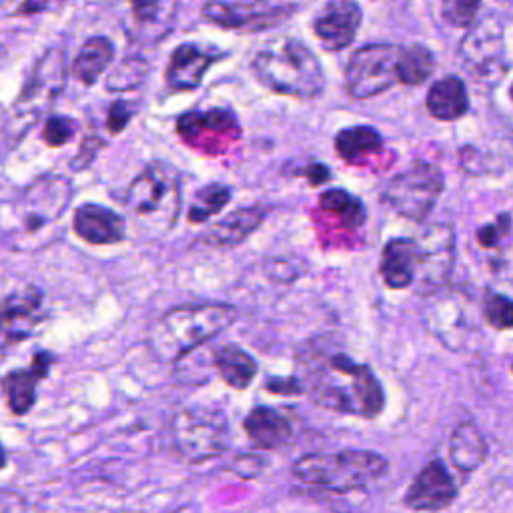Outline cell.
I'll use <instances>...</instances> for the list:
<instances>
[{
	"label": "cell",
	"mask_w": 513,
	"mask_h": 513,
	"mask_svg": "<svg viewBox=\"0 0 513 513\" xmlns=\"http://www.w3.org/2000/svg\"><path fill=\"white\" fill-rule=\"evenodd\" d=\"M303 393L327 411L375 419L385 407V393L369 365L345 353L313 351L303 361Z\"/></svg>",
	"instance_id": "6da1fadb"
},
{
	"label": "cell",
	"mask_w": 513,
	"mask_h": 513,
	"mask_svg": "<svg viewBox=\"0 0 513 513\" xmlns=\"http://www.w3.org/2000/svg\"><path fill=\"white\" fill-rule=\"evenodd\" d=\"M235 319L237 309L227 303L181 305L167 311L151 327L147 343L161 363H179L229 329Z\"/></svg>",
	"instance_id": "7a4b0ae2"
},
{
	"label": "cell",
	"mask_w": 513,
	"mask_h": 513,
	"mask_svg": "<svg viewBox=\"0 0 513 513\" xmlns=\"http://www.w3.org/2000/svg\"><path fill=\"white\" fill-rule=\"evenodd\" d=\"M253 77L271 93L313 101L325 89V73L315 53L297 39H275L255 53Z\"/></svg>",
	"instance_id": "3957f363"
},
{
	"label": "cell",
	"mask_w": 513,
	"mask_h": 513,
	"mask_svg": "<svg viewBox=\"0 0 513 513\" xmlns=\"http://www.w3.org/2000/svg\"><path fill=\"white\" fill-rule=\"evenodd\" d=\"M387 471V459L369 449L307 453L293 463V475L303 483L333 493L367 487Z\"/></svg>",
	"instance_id": "277c9868"
},
{
	"label": "cell",
	"mask_w": 513,
	"mask_h": 513,
	"mask_svg": "<svg viewBox=\"0 0 513 513\" xmlns=\"http://www.w3.org/2000/svg\"><path fill=\"white\" fill-rule=\"evenodd\" d=\"M127 207L149 229H171L181 209L179 171L165 161L147 165L129 185Z\"/></svg>",
	"instance_id": "5b68a950"
},
{
	"label": "cell",
	"mask_w": 513,
	"mask_h": 513,
	"mask_svg": "<svg viewBox=\"0 0 513 513\" xmlns=\"http://www.w3.org/2000/svg\"><path fill=\"white\" fill-rule=\"evenodd\" d=\"M443 187L445 181L439 167L417 161L387 183L381 201L399 217L421 223L435 209Z\"/></svg>",
	"instance_id": "8992f818"
},
{
	"label": "cell",
	"mask_w": 513,
	"mask_h": 513,
	"mask_svg": "<svg viewBox=\"0 0 513 513\" xmlns=\"http://www.w3.org/2000/svg\"><path fill=\"white\" fill-rule=\"evenodd\" d=\"M401 45L375 43L353 53L345 69V89L355 101H367L383 95L397 83V65Z\"/></svg>",
	"instance_id": "52a82bcc"
},
{
	"label": "cell",
	"mask_w": 513,
	"mask_h": 513,
	"mask_svg": "<svg viewBox=\"0 0 513 513\" xmlns=\"http://www.w3.org/2000/svg\"><path fill=\"white\" fill-rule=\"evenodd\" d=\"M173 441L189 463L219 457L229 445V425L221 413L209 409H183L173 419Z\"/></svg>",
	"instance_id": "ba28073f"
},
{
	"label": "cell",
	"mask_w": 513,
	"mask_h": 513,
	"mask_svg": "<svg viewBox=\"0 0 513 513\" xmlns=\"http://www.w3.org/2000/svg\"><path fill=\"white\" fill-rule=\"evenodd\" d=\"M73 197L71 181L65 177H45L33 183L11 211L9 229L37 235L51 227L67 211Z\"/></svg>",
	"instance_id": "9c48e42d"
},
{
	"label": "cell",
	"mask_w": 513,
	"mask_h": 513,
	"mask_svg": "<svg viewBox=\"0 0 513 513\" xmlns=\"http://www.w3.org/2000/svg\"><path fill=\"white\" fill-rule=\"evenodd\" d=\"M65 55L49 51L35 67L29 83L15 103L17 121L33 125L65 89Z\"/></svg>",
	"instance_id": "30bf717a"
},
{
	"label": "cell",
	"mask_w": 513,
	"mask_h": 513,
	"mask_svg": "<svg viewBox=\"0 0 513 513\" xmlns=\"http://www.w3.org/2000/svg\"><path fill=\"white\" fill-rule=\"evenodd\" d=\"M295 7H267V5H233L211 0L201 9V15L207 23L225 29V31H241V33H263L283 25L291 19Z\"/></svg>",
	"instance_id": "8fae6325"
},
{
	"label": "cell",
	"mask_w": 513,
	"mask_h": 513,
	"mask_svg": "<svg viewBox=\"0 0 513 513\" xmlns=\"http://www.w3.org/2000/svg\"><path fill=\"white\" fill-rule=\"evenodd\" d=\"M43 293L37 287H27L13 293L0 307V351H9L31 339L41 323Z\"/></svg>",
	"instance_id": "7c38bea8"
},
{
	"label": "cell",
	"mask_w": 513,
	"mask_h": 513,
	"mask_svg": "<svg viewBox=\"0 0 513 513\" xmlns=\"http://www.w3.org/2000/svg\"><path fill=\"white\" fill-rule=\"evenodd\" d=\"M417 243V273L415 281L429 287L443 285L453 269L455 259V235L449 225L429 227Z\"/></svg>",
	"instance_id": "4fadbf2b"
},
{
	"label": "cell",
	"mask_w": 513,
	"mask_h": 513,
	"mask_svg": "<svg viewBox=\"0 0 513 513\" xmlns=\"http://www.w3.org/2000/svg\"><path fill=\"white\" fill-rule=\"evenodd\" d=\"M459 487L441 459L429 461L411 481L405 493V505L419 513H437L457 499Z\"/></svg>",
	"instance_id": "5bb4252c"
},
{
	"label": "cell",
	"mask_w": 513,
	"mask_h": 513,
	"mask_svg": "<svg viewBox=\"0 0 513 513\" xmlns=\"http://www.w3.org/2000/svg\"><path fill=\"white\" fill-rule=\"evenodd\" d=\"M363 23L361 7L355 0H329L313 19V33L331 51H345L353 45Z\"/></svg>",
	"instance_id": "9a60e30c"
},
{
	"label": "cell",
	"mask_w": 513,
	"mask_h": 513,
	"mask_svg": "<svg viewBox=\"0 0 513 513\" xmlns=\"http://www.w3.org/2000/svg\"><path fill=\"white\" fill-rule=\"evenodd\" d=\"M461 59L475 77L505 75V45L499 23H487L479 27H471L469 35L461 43Z\"/></svg>",
	"instance_id": "2e32d148"
},
{
	"label": "cell",
	"mask_w": 513,
	"mask_h": 513,
	"mask_svg": "<svg viewBox=\"0 0 513 513\" xmlns=\"http://www.w3.org/2000/svg\"><path fill=\"white\" fill-rule=\"evenodd\" d=\"M223 59L225 55L221 51L201 49L199 45L183 43L171 53L165 81L171 91H179V93L197 91L205 75L209 73V69Z\"/></svg>",
	"instance_id": "e0dca14e"
},
{
	"label": "cell",
	"mask_w": 513,
	"mask_h": 513,
	"mask_svg": "<svg viewBox=\"0 0 513 513\" xmlns=\"http://www.w3.org/2000/svg\"><path fill=\"white\" fill-rule=\"evenodd\" d=\"M55 355L51 351H37L29 369H17L3 377V391L15 415H27L37 403V387L47 379Z\"/></svg>",
	"instance_id": "ac0fdd59"
},
{
	"label": "cell",
	"mask_w": 513,
	"mask_h": 513,
	"mask_svg": "<svg viewBox=\"0 0 513 513\" xmlns=\"http://www.w3.org/2000/svg\"><path fill=\"white\" fill-rule=\"evenodd\" d=\"M247 439L257 451H275L293 441V423L273 407H253L243 421Z\"/></svg>",
	"instance_id": "d6986e66"
},
{
	"label": "cell",
	"mask_w": 513,
	"mask_h": 513,
	"mask_svg": "<svg viewBox=\"0 0 513 513\" xmlns=\"http://www.w3.org/2000/svg\"><path fill=\"white\" fill-rule=\"evenodd\" d=\"M75 233L89 245H117L125 239V221L115 211L87 203L75 211Z\"/></svg>",
	"instance_id": "ffe728a7"
},
{
	"label": "cell",
	"mask_w": 513,
	"mask_h": 513,
	"mask_svg": "<svg viewBox=\"0 0 513 513\" xmlns=\"http://www.w3.org/2000/svg\"><path fill=\"white\" fill-rule=\"evenodd\" d=\"M417 273V243L409 237H395L385 243L379 261V275L383 283L393 289H409Z\"/></svg>",
	"instance_id": "44dd1931"
},
{
	"label": "cell",
	"mask_w": 513,
	"mask_h": 513,
	"mask_svg": "<svg viewBox=\"0 0 513 513\" xmlns=\"http://www.w3.org/2000/svg\"><path fill=\"white\" fill-rule=\"evenodd\" d=\"M265 221V209L261 207H245L229 213L225 219L209 227L199 237L201 245L215 249H233L247 241Z\"/></svg>",
	"instance_id": "7402d4cb"
},
{
	"label": "cell",
	"mask_w": 513,
	"mask_h": 513,
	"mask_svg": "<svg viewBox=\"0 0 513 513\" xmlns=\"http://www.w3.org/2000/svg\"><path fill=\"white\" fill-rule=\"evenodd\" d=\"M427 113L441 121V123H453L465 117L469 111V95L459 77H443L431 85L425 99Z\"/></svg>",
	"instance_id": "603a6c76"
},
{
	"label": "cell",
	"mask_w": 513,
	"mask_h": 513,
	"mask_svg": "<svg viewBox=\"0 0 513 513\" xmlns=\"http://www.w3.org/2000/svg\"><path fill=\"white\" fill-rule=\"evenodd\" d=\"M449 459L461 475H471L487 459V443L473 421H461L451 431Z\"/></svg>",
	"instance_id": "cb8c5ba5"
},
{
	"label": "cell",
	"mask_w": 513,
	"mask_h": 513,
	"mask_svg": "<svg viewBox=\"0 0 513 513\" xmlns=\"http://www.w3.org/2000/svg\"><path fill=\"white\" fill-rule=\"evenodd\" d=\"M213 367L235 391H245L257 377V361L239 345H223L213 353Z\"/></svg>",
	"instance_id": "d4e9b609"
},
{
	"label": "cell",
	"mask_w": 513,
	"mask_h": 513,
	"mask_svg": "<svg viewBox=\"0 0 513 513\" xmlns=\"http://www.w3.org/2000/svg\"><path fill=\"white\" fill-rule=\"evenodd\" d=\"M177 133L189 141L197 143L201 135H239V123L233 111L229 109H211V111H191L177 119Z\"/></svg>",
	"instance_id": "484cf974"
},
{
	"label": "cell",
	"mask_w": 513,
	"mask_h": 513,
	"mask_svg": "<svg viewBox=\"0 0 513 513\" xmlns=\"http://www.w3.org/2000/svg\"><path fill=\"white\" fill-rule=\"evenodd\" d=\"M113 57H115L113 43L105 37H93L81 47V51L73 63V75L83 85L93 87L99 81V77L113 63Z\"/></svg>",
	"instance_id": "4316f807"
},
{
	"label": "cell",
	"mask_w": 513,
	"mask_h": 513,
	"mask_svg": "<svg viewBox=\"0 0 513 513\" xmlns=\"http://www.w3.org/2000/svg\"><path fill=\"white\" fill-rule=\"evenodd\" d=\"M333 145L337 155L345 163H355L361 157L379 153L383 149V137L373 127L357 125V127H347L339 131L333 139Z\"/></svg>",
	"instance_id": "83f0119b"
},
{
	"label": "cell",
	"mask_w": 513,
	"mask_h": 513,
	"mask_svg": "<svg viewBox=\"0 0 513 513\" xmlns=\"http://www.w3.org/2000/svg\"><path fill=\"white\" fill-rule=\"evenodd\" d=\"M435 71V57L423 45L403 47L397 65V83L405 87H419L429 81Z\"/></svg>",
	"instance_id": "f1b7e54d"
},
{
	"label": "cell",
	"mask_w": 513,
	"mask_h": 513,
	"mask_svg": "<svg viewBox=\"0 0 513 513\" xmlns=\"http://www.w3.org/2000/svg\"><path fill=\"white\" fill-rule=\"evenodd\" d=\"M319 207L327 213L337 215L339 221L351 229H359L367 221V211L363 203L343 189H329L321 193Z\"/></svg>",
	"instance_id": "f546056e"
},
{
	"label": "cell",
	"mask_w": 513,
	"mask_h": 513,
	"mask_svg": "<svg viewBox=\"0 0 513 513\" xmlns=\"http://www.w3.org/2000/svg\"><path fill=\"white\" fill-rule=\"evenodd\" d=\"M229 201H231V189L227 185H221V183L205 185L195 193L187 219L191 225H201L211 217L219 215Z\"/></svg>",
	"instance_id": "4dcf8cb0"
},
{
	"label": "cell",
	"mask_w": 513,
	"mask_h": 513,
	"mask_svg": "<svg viewBox=\"0 0 513 513\" xmlns=\"http://www.w3.org/2000/svg\"><path fill=\"white\" fill-rule=\"evenodd\" d=\"M481 0H441V15L455 29H471L477 23Z\"/></svg>",
	"instance_id": "1f68e13d"
},
{
	"label": "cell",
	"mask_w": 513,
	"mask_h": 513,
	"mask_svg": "<svg viewBox=\"0 0 513 513\" xmlns=\"http://www.w3.org/2000/svg\"><path fill=\"white\" fill-rule=\"evenodd\" d=\"M509 233H511V217L509 213H501L491 223L479 227L475 233V239L479 247L487 251H505L509 243Z\"/></svg>",
	"instance_id": "d6a6232c"
},
{
	"label": "cell",
	"mask_w": 513,
	"mask_h": 513,
	"mask_svg": "<svg viewBox=\"0 0 513 513\" xmlns=\"http://www.w3.org/2000/svg\"><path fill=\"white\" fill-rule=\"evenodd\" d=\"M147 63L141 59H127L123 61L115 73H111L107 81L109 91H131L141 85V81L147 77Z\"/></svg>",
	"instance_id": "836d02e7"
},
{
	"label": "cell",
	"mask_w": 513,
	"mask_h": 513,
	"mask_svg": "<svg viewBox=\"0 0 513 513\" xmlns=\"http://www.w3.org/2000/svg\"><path fill=\"white\" fill-rule=\"evenodd\" d=\"M483 315L487 323L497 331H507L513 325V305L505 295H489L483 307Z\"/></svg>",
	"instance_id": "e575fe53"
},
{
	"label": "cell",
	"mask_w": 513,
	"mask_h": 513,
	"mask_svg": "<svg viewBox=\"0 0 513 513\" xmlns=\"http://www.w3.org/2000/svg\"><path fill=\"white\" fill-rule=\"evenodd\" d=\"M73 133H75V125L71 119L67 117H51L45 125V131H43V137H45V143L49 147H63L67 145L71 139H73Z\"/></svg>",
	"instance_id": "d590c367"
},
{
	"label": "cell",
	"mask_w": 513,
	"mask_h": 513,
	"mask_svg": "<svg viewBox=\"0 0 513 513\" xmlns=\"http://www.w3.org/2000/svg\"><path fill=\"white\" fill-rule=\"evenodd\" d=\"M133 103H127V101H117L109 107V113H107V131L115 137V135H121L127 125L131 123L133 115H135V109L131 107Z\"/></svg>",
	"instance_id": "8d00e7d4"
},
{
	"label": "cell",
	"mask_w": 513,
	"mask_h": 513,
	"mask_svg": "<svg viewBox=\"0 0 513 513\" xmlns=\"http://www.w3.org/2000/svg\"><path fill=\"white\" fill-rule=\"evenodd\" d=\"M265 465L267 461L263 457H259L257 453H251V455H241L233 463V471L245 479H251V477H257L265 469Z\"/></svg>",
	"instance_id": "74e56055"
},
{
	"label": "cell",
	"mask_w": 513,
	"mask_h": 513,
	"mask_svg": "<svg viewBox=\"0 0 513 513\" xmlns=\"http://www.w3.org/2000/svg\"><path fill=\"white\" fill-rule=\"evenodd\" d=\"M265 389L275 395H301L303 385L299 377H273L265 381Z\"/></svg>",
	"instance_id": "f35d334b"
},
{
	"label": "cell",
	"mask_w": 513,
	"mask_h": 513,
	"mask_svg": "<svg viewBox=\"0 0 513 513\" xmlns=\"http://www.w3.org/2000/svg\"><path fill=\"white\" fill-rule=\"evenodd\" d=\"M159 3L161 0H129V5L133 9V17L139 23L155 21V17L159 13Z\"/></svg>",
	"instance_id": "ab89813d"
},
{
	"label": "cell",
	"mask_w": 513,
	"mask_h": 513,
	"mask_svg": "<svg viewBox=\"0 0 513 513\" xmlns=\"http://www.w3.org/2000/svg\"><path fill=\"white\" fill-rule=\"evenodd\" d=\"M103 145H105V143L99 141V139H87V141L83 143V147H81L77 159L71 163V165L75 167V171L87 169V167L93 163V159L97 157V151H99Z\"/></svg>",
	"instance_id": "60d3db41"
},
{
	"label": "cell",
	"mask_w": 513,
	"mask_h": 513,
	"mask_svg": "<svg viewBox=\"0 0 513 513\" xmlns=\"http://www.w3.org/2000/svg\"><path fill=\"white\" fill-rule=\"evenodd\" d=\"M301 177L307 179V183L311 187H321L325 183L331 181V171L327 165H321V163H313V165H307L303 167V171H299Z\"/></svg>",
	"instance_id": "b9f144b4"
},
{
	"label": "cell",
	"mask_w": 513,
	"mask_h": 513,
	"mask_svg": "<svg viewBox=\"0 0 513 513\" xmlns=\"http://www.w3.org/2000/svg\"><path fill=\"white\" fill-rule=\"evenodd\" d=\"M51 0H27L17 15H37L49 7Z\"/></svg>",
	"instance_id": "7bdbcfd3"
},
{
	"label": "cell",
	"mask_w": 513,
	"mask_h": 513,
	"mask_svg": "<svg viewBox=\"0 0 513 513\" xmlns=\"http://www.w3.org/2000/svg\"><path fill=\"white\" fill-rule=\"evenodd\" d=\"M9 463V457H7V451L3 449V445H0V471H3Z\"/></svg>",
	"instance_id": "ee69618b"
},
{
	"label": "cell",
	"mask_w": 513,
	"mask_h": 513,
	"mask_svg": "<svg viewBox=\"0 0 513 513\" xmlns=\"http://www.w3.org/2000/svg\"><path fill=\"white\" fill-rule=\"evenodd\" d=\"M5 59H7V49H5L3 45H0V65L5 63Z\"/></svg>",
	"instance_id": "f6af8a7d"
},
{
	"label": "cell",
	"mask_w": 513,
	"mask_h": 513,
	"mask_svg": "<svg viewBox=\"0 0 513 513\" xmlns=\"http://www.w3.org/2000/svg\"><path fill=\"white\" fill-rule=\"evenodd\" d=\"M7 3H11V0H0V7H3V5H7Z\"/></svg>",
	"instance_id": "bcb514c9"
}]
</instances>
